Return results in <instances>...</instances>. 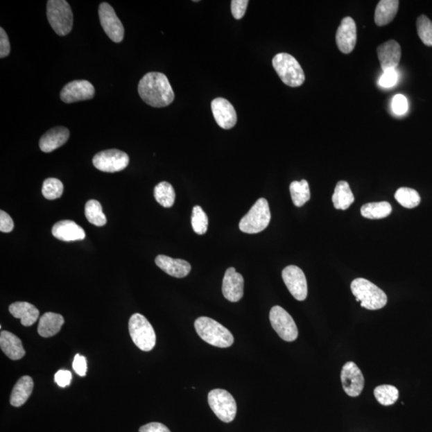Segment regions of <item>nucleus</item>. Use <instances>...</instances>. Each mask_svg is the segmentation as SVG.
Wrapping results in <instances>:
<instances>
[{"label":"nucleus","mask_w":432,"mask_h":432,"mask_svg":"<svg viewBox=\"0 0 432 432\" xmlns=\"http://www.w3.org/2000/svg\"><path fill=\"white\" fill-rule=\"evenodd\" d=\"M138 92L142 100L153 107L169 106L175 98L168 77L160 72L146 74L139 83Z\"/></svg>","instance_id":"f257e3e1"},{"label":"nucleus","mask_w":432,"mask_h":432,"mask_svg":"<svg viewBox=\"0 0 432 432\" xmlns=\"http://www.w3.org/2000/svg\"><path fill=\"white\" fill-rule=\"evenodd\" d=\"M195 329L201 339L210 345L226 348L234 343L231 331L209 317H200L195 321Z\"/></svg>","instance_id":"f03ea898"},{"label":"nucleus","mask_w":432,"mask_h":432,"mask_svg":"<svg viewBox=\"0 0 432 432\" xmlns=\"http://www.w3.org/2000/svg\"><path fill=\"white\" fill-rule=\"evenodd\" d=\"M351 290L356 301L360 302L361 306L368 310L381 309L388 303V296L384 291L366 279H354Z\"/></svg>","instance_id":"7ed1b4c3"},{"label":"nucleus","mask_w":432,"mask_h":432,"mask_svg":"<svg viewBox=\"0 0 432 432\" xmlns=\"http://www.w3.org/2000/svg\"><path fill=\"white\" fill-rule=\"evenodd\" d=\"M273 65L286 85L297 87L304 83V71L294 56L288 53H279L274 57Z\"/></svg>","instance_id":"20e7f679"},{"label":"nucleus","mask_w":432,"mask_h":432,"mask_svg":"<svg viewBox=\"0 0 432 432\" xmlns=\"http://www.w3.org/2000/svg\"><path fill=\"white\" fill-rule=\"evenodd\" d=\"M46 17L57 35H69L73 27V14L70 5L64 0H49L46 3Z\"/></svg>","instance_id":"39448f33"},{"label":"nucleus","mask_w":432,"mask_h":432,"mask_svg":"<svg viewBox=\"0 0 432 432\" xmlns=\"http://www.w3.org/2000/svg\"><path fill=\"white\" fill-rule=\"evenodd\" d=\"M129 333L135 346L143 352L153 349L156 343V335L153 327L141 314L135 313L129 320Z\"/></svg>","instance_id":"423d86ee"},{"label":"nucleus","mask_w":432,"mask_h":432,"mask_svg":"<svg viewBox=\"0 0 432 432\" xmlns=\"http://www.w3.org/2000/svg\"><path fill=\"white\" fill-rule=\"evenodd\" d=\"M270 221L268 202L264 198H260L239 222V229L244 233L257 234L266 229Z\"/></svg>","instance_id":"0eeeda50"},{"label":"nucleus","mask_w":432,"mask_h":432,"mask_svg":"<svg viewBox=\"0 0 432 432\" xmlns=\"http://www.w3.org/2000/svg\"><path fill=\"white\" fill-rule=\"evenodd\" d=\"M207 399L213 413L223 422L231 423L235 420L237 405L231 393L226 390L214 389L208 394Z\"/></svg>","instance_id":"6e6552de"},{"label":"nucleus","mask_w":432,"mask_h":432,"mask_svg":"<svg viewBox=\"0 0 432 432\" xmlns=\"http://www.w3.org/2000/svg\"><path fill=\"white\" fill-rule=\"evenodd\" d=\"M269 319L273 329L277 332L281 339L287 342L297 339V326L287 311L279 306H275L270 309Z\"/></svg>","instance_id":"1a4fd4ad"},{"label":"nucleus","mask_w":432,"mask_h":432,"mask_svg":"<svg viewBox=\"0 0 432 432\" xmlns=\"http://www.w3.org/2000/svg\"><path fill=\"white\" fill-rule=\"evenodd\" d=\"M92 163L98 170L103 173H118L127 168L129 156L121 150H105L94 156Z\"/></svg>","instance_id":"9d476101"},{"label":"nucleus","mask_w":432,"mask_h":432,"mask_svg":"<svg viewBox=\"0 0 432 432\" xmlns=\"http://www.w3.org/2000/svg\"><path fill=\"white\" fill-rule=\"evenodd\" d=\"M102 28L114 43H121L124 37V28L110 4L102 3L98 8Z\"/></svg>","instance_id":"9b49d317"},{"label":"nucleus","mask_w":432,"mask_h":432,"mask_svg":"<svg viewBox=\"0 0 432 432\" xmlns=\"http://www.w3.org/2000/svg\"><path fill=\"white\" fill-rule=\"evenodd\" d=\"M284 282L295 300L304 301L308 297V283L305 275L297 266L290 265L282 272Z\"/></svg>","instance_id":"f8f14e48"},{"label":"nucleus","mask_w":432,"mask_h":432,"mask_svg":"<svg viewBox=\"0 0 432 432\" xmlns=\"http://www.w3.org/2000/svg\"><path fill=\"white\" fill-rule=\"evenodd\" d=\"M340 377L343 388L349 397H357L361 394L364 388V377L355 363H346L342 368Z\"/></svg>","instance_id":"ddd939ff"},{"label":"nucleus","mask_w":432,"mask_h":432,"mask_svg":"<svg viewBox=\"0 0 432 432\" xmlns=\"http://www.w3.org/2000/svg\"><path fill=\"white\" fill-rule=\"evenodd\" d=\"M94 96L95 87L87 80L71 81L60 92L61 101L66 103L91 100Z\"/></svg>","instance_id":"4468645a"},{"label":"nucleus","mask_w":432,"mask_h":432,"mask_svg":"<svg viewBox=\"0 0 432 432\" xmlns=\"http://www.w3.org/2000/svg\"><path fill=\"white\" fill-rule=\"evenodd\" d=\"M336 44L343 54H349L355 49L357 41V29L355 20L352 17L343 18L337 29Z\"/></svg>","instance_id":"2eb2a0df"},{"label":"nucleus","mask_w":432,"mask_h":432,"mask_svg":"<svg viewBox=\"0 0 432 432\" xmlns=\"http://www.w3.org/2000/svg\"><path fill=\"white\" fill-rule=\"evenodd\" d=\"M211 111L218 126L226 130L235 127L237 122L235 108L225 98H216L213 100Z\"/></svg>","instance_id":"dca6fc26"},{"label":"nucleus","mask_w":432,"mask_h":432,"mask_svg":"<svg viewBox=\"0 0 432 432\" xmlns=\"http://www.w3.org/2000/svg\"><path fill=\"white\" fill-rule=\"evenodd\" d=\"M243 275L238 273L235 268H228L223 279L222 291L225 299L236 303L243 298Z\"/></svg>","instance_id":"f3484780"},{"label":"nucleus","mask_w":432,"mask_h":432,"mask_svg":"<svg viewBox=\"0 0 432 432\" xmlns=\"http://www.w3.org/2000/svg\"><path fill=\"white\" fill-rule=\"evenodd\" d=\"M377 55L383 71L395 69L401 59V46L395 40H389L379 45Z\"/></svg>","instance_id":"a211bd4d"},{"label":"nucleus","mask_w":432,"mask_h":432,"mask_svg":"<svg viewBox=\"0 0 432 432\" xmlns=\"http://www.w3.org/2000/svg\"><path fill=\"white\" fill-rule=\"evenodd\" d=\"M52 235L61 241L73 242L85 239V230L74 221H62L52 227Z\"/></svg>","instance_id":"6ab92c4d"},{"label":"nucleus","mask_w":432,"mask_h":432,"mask_svg":"<svg viewBox=\"0 0 432 432\" xmlns=\"http://www.w3.org/2000/svg\"><path fill=\"white\" fill-rule=\"evenodd\" d=\"M155 264L171 277L184 278L191 270V264L186 260L173 259L164 254H159L155 259Z\"/></svg>","instance_id":"aec40b11"},{"label":"nucleus","mask_w":432,"mask_h":432,"mask_svg":"<svg viewBox=\"0 0 432 432\" xmlns=\"http://www.w3.org/2000/svg\"><path fill=\"white\" fill-rule=\"evenodd\" d=\"M69 130L64 127H56L46 132L40 140L42 152L49 153L64 145L69 139Z\"/></svg>","instance_id":"412c9836"},{"label":"nucleus","mask_w":432,"mask_h":432,"mask_svg":"<svg viewBox=\"0 0 432 432\" xmlns=\"http://www.w3.org/2000/svg\"><path fill=\"white\" fill-rule=\"evenodd\" d=\"M0 347L10 360L19 361L25 356L22 341L19 338L8 331L0 333Z\"/></svg>","instance_id":"4be33fe9"},{"label":"nucleus","mask_w":432,"mask_h":432,"mask_svg":"<svg viewBox=\"0 0 432 432\" xmlns=\"http://www.w3.org/2000/svg\"><path fill=\"white\" fill-rule=\"evenodd\" d=\"M10 313L19 319L24 327L33 326L39 319L40 311L28 302H17L9 306Z\"/></svg>","instance_id":"5701e85b"},{"label":"nucleus","mask_w":432,"mask_h":432,"mask_svg":"<svg viewBox=\"0 0 432 432\" xmlns=\"http://www.w3.org/2000/svg\"><path fill=\"white\" fill-rule=\"evenodd\" d=\"M64 324V319L61 315L54 312H46L40 319L39 335L44 338L54 336L58 334Z\"/></svg>","instance_id":"b1692460"},{"label":"nucleus","mask_w":432,"mask_h":432,"mask_svg":"<svg viewBox=\"0 0 432 432\" xmlns=\"http://www.w3.org/2000/svg\"><path fill=\"white\" fill-rule=\"evenodd\" d=\"M34 388L33 379L29 376L21 377L15 383L12 394H10V403L14 407H21L31 397Z\"/></svg>","instance_id":"393cba45"},{"label":"nucleus","mask_w":432,"mask_h":432,"mask_svg":"<svg viewBox=\"0 0 432 432\" xmlns=\"http://www.w3.org/2000/svg\"><path fill=\"white\" fill-rule=\"evenodd\" d=\"M398 0H381L379 1L374 12V22L379 27L388 25L397 15L399 9Z\"/></svg>","instance_id":"a878e982"},{"label":"nucleus","mask_w":432,"mask_h":432,"mask_svg":"<svg viewBox=\"0 0 432 432\" xmlns=\"http://www.w3.org/2000/svg\"><path fill=\"white\" fill-rule=\"evenodd\" d=\"M354 200L355 197L347 182H338L334 194L332 196V202L336 209L347 210L353 204Z\"/></svg>","instance_id":"bb28decb"},{"label":"nucleus","mask_w":432,"mask_h":432,"mask_svg":"<svg viewBox=\"0 0 432 432\" xmlns=\"http://www.w3.org/2000/svg\"><path fill=\"white\" fill-rule=\"evenodd\" d=\"M392 205L388 202H369L361 207V215L370 220H379L391 214Z\"/></svg>","instance_id":"cd10ccee"},{"label":"nucleus","mask_w":432,"mask_h":432,"mask_svg":"<svg viewBox=\"0 0 432 432\" xmlns=\"http://www.w3.org/2000/svg\"><path fill=\"white\" fill-rule=\"evenodd\" d=\"M291 200L296 207L304 206L311 198L310 187L308 181H293L290 185Z\"/></svg>","instance_id":"c85d7f7f"},{"label":"nucleus","mask_w":432,"mask_h":432,"mask_svg":"<svg viewBox=\"0 0 432 432\" xmlns=\"http://www.w3.org/2000/svg\"><path fill=\"white\" fill-rule=\"evenodd\" d=\"M154 196L161 206L166 208L173 207L175 200V192L173 185L168 182H161L154 189Z\"/></svg>","instance_id":"c756f323"},{"label":"nucleus","mask_w":432,"mask_h":432,"mask_svg":"<svg viewBox=\"0 0 432 432\" xmlns=\"http://www.w3.org/2000/svg\"><path fill=\"white\" fill-rule=\"evenodd\" d=\"M85 216L88 222L97 227H103L107 223V218L103 211L101 202L95 200L87 202Z\"/></svg>","instance_id":"7c9ffc66"},{"label":"nucleus","mask_w":432,"mask_h":432,"mask_svg":"<svg viewBox=\"0 0 432 432\" xmlns=\"http://www.w3.org/2000/svg\"><path fill=\"white\" fill-rule=\"evenodd\" d=\"M395 198L400 205L409 209L417 207L421 201L418 191L409 187H400L395 192Z\"/></svg>","instance_id":"2f4dec72"},{"label":"nucleus","mask_w":432,"mask_h":432,"mask_svg":"<svg viewBox=\"0 0 432 432\" xmlns=\"http://www.w3.org/2000/svg\"><path fill=\"white\" fill-rule=\"evenodd\" d=\"M374 397L383 406L394 404L399 399L398 389L392 385H381L374 389Z\"/></svg>","instance_id":"473e14b6"},{"label":"nucleus","mask_w":432,"mask_h":432,"mask_svg":"<svg viewBox=\"0 0 432 432\" xmlns=\"http://www.w3.org/2000/svg\"><path fill=\"white\" fill-rule=\"evenodd\" d=\"M64 192V184L55 178H49L44 182L42 187V193L46 200H54L59 199Z\"/></svg>","instance_id":"72a5a7b5"},{"label":"nucleus","mask_w":432,"mask_h":432,"mask_svg":"<svg viewBox=\"0 0 432 432\" xmlns=\"http://www.w3.org/2000/svg\"><path fill=\"white\" fill-rule=\"evenodd\" d=\"M191 226L198 235H205L207 231L208 218L200 206H195L192 210Z\"/></svg>","instance_id":"f704fd0d"},{"label":"nucleus","mask_w":432,"mask_h":432,"mask_svg":"<svg viewBox=\"0 0 432 432\" xmlns=\"http://www.w3.org/2000/svg\"><path fill=\"white\" fill-rule=\"evenodd\" d=\"M416 28L421 41L426 46H432V21L422 15L416 21Z\"/></svg>","instance_id":"c9c22d12"},{"label":"nucleus","mask_w":432,"mask_h":432,"mask_svg":"<svg viewBox=\"0 0 432 432\" xmlns=\"http://www.w3.org/2000/svg\"><path fill=\"white\" fill-rule=\"evenodd\" d=\"M398 74L397 70L391 69L383 71V74L379 78V85L383 87H392L397 85Z\"/></svg>","instance_id":"e433bc0d"},{"label":"nucleus","mask_w":432,"mask_h":432,"mask_svg":"<svg viewBox=\"0 0 432 432\" xmlns=\"http://www.w3.org/2000/svg\"><path fill=\"white\" fill-rule=\"evenodd\" d=\"M392 110L395 114L401 116L408 110V102L407 98L403 95H397L393 98L392 103Z\"/></svg>","instance_id":"4c0bfd02"},{"label":"nucleus","mask_w":432,"mask_h":432,"mask_svg":"<svg viewBox=\"0 0 432 432\" xmlns=\"http://www.w3.org/2000/svg\"><path fill=\"white\" fill-rule=\"evenodd\" d=\"M249 1L248 0H233L232 1V13L233 17L241 19L246 13Z\"/></svg>","instance_id":"58836bf2"},{"label":"nucleus","mask_w":432,"mask_h":432,"mask_svg":"<svg viewBox=\"0 0 432 432\" xmlns=\"http://www.w3.org/2000/svg\"><path fill=\"white\" fill-rule=\"evenodd\" d=\"M72 367L76 374H79V376L82 377L86 376L87 364L85 356H80V354H77L74 358V361H73Z\"/></svg>","instance_id":"ea45409f"},{"label":"nucleus","mask_w":432,"mask_h":432,"mask_svg":"<svg viewBox=\"0 0 432 432\" xmlns=\"http://www.w3.org/2000/svg\"><path fill=\"white\" fill-rule=\"evenodd\" d=\"M10 45L6 31L0 28V58L3 59L10 54Z\"/></svg>","instance_id":"a19ab883"},{"label":"nucleus","mask_w":432,"mask_h":432,"mask_svg":"<svg viewBox=\"0 0 432 432\" xmlns=\"http://www.w3.org/2000/svg\"><path fill=\"white\" fill-rule=\"evenodd\" d=\"M14 222L12 217L8 213L1 210L0 211V231L9 233L13 230Z\"/></svg>","instance_id":"79ce46f5"},{"label":"nucleus","mask_w":432,"mask_h":432,"mask_svg":"<svg viewBox=\"0 0 432 432\" xmlns=\"http://www.w3.org/2000/svg\"><path fill=\"white\" fill-rule=\"evenodd\" d=\"M72 379L71 372L67 370H60L55 374V381L61 388L69 386Z\"/></svg>","instance_id":"37998d69"},{"label":"nucleus","mask_w":432,"mask_h":432,"mask_svg":"<svg viewBox=\"0 0 432 432\" xmlns=\"http://www.w3.org/2000/svg\"><path fill=\"white\" fill-rule=\"evenodd\" d=\"M139 432H171L168 426L160 423H150L142 426Z\"/></svg>","instance_id":"c03bdc74"}]
</instances>
